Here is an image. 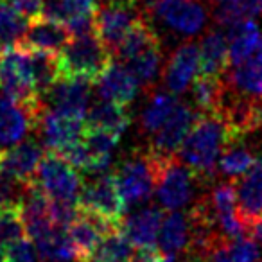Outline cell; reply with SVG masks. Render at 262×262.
<instances>
[{"mask_svg":"<svg viewBox=\"0 0 262 262\" xmlns=\"http://www.w3.org/2000/svg\"><path fill=\"white\" fill-rule=\"evenodd\" d=\"M235 144L228 127L215 115H200L176 149V158L201 182H212L217 160L228 146Z\"/></svg>","mask_w":262,"mask_h":262,"instance_id":"obj_1","label":"cell"},{"mask_svg":"<svg viewBox=\"0 0 262 262\" xmlns=\"http://www.w3.org/2000/svg\"><path fill=\"white\" fill-rule=\"evenodd\" d=\"M0 92L36 113L45 108L31 76L29 51L18 43L0 51Z\"/></svg>","mask_w":262,"mask_h":262,"instance_id":"obj_2","label":"cell"},{"mask_svg":"<svg viewBox=\"0 0 262 262\" xmlns=\"http://www.w3.org/2000/svg\"><path fill=\"white\" fill-rule=\"evenodd\" d=\"M113 59L112 52L102 45L95 33L70 36L65 47L58 52L61 76L83 77L94 83Z\"/></svg>","mask_w":262,"mask_h":262,"instance_id":"obj_3","label":"cell"},{"mask_svg":"<svg viewBox=\"0 0 262 262\" xmlns=\"http://www.w3.org/2000/svg\"><path fill=\"white\" fill-rule=\"evenodd\" d=\"M160 153L146 151V153L131 155L113 172L115 185L122 198L124 205L144 203L155 192V182H157L158 164H160Z\"/></svg>","mask_w":262,"mask_h":262,"instance_id":"obj_4","label":"cell"},{"mask_svg":"<svg viewBox=\"0 0 262 262\" xmlns=\"http://www.w3.org/2000/svg\"><path fill=\"white\" fill-rule=\"evenodd\" d=\"M33 183L51 201H77L79 190L83 187L76 167H72L65 158L59 157L54 151L43 155L33 178Z\"/></svg>","mask_w":262,"mask_h":262,"instance_id":"obj_5","label":"cell"},{"mask_svg":"<svg viewBox=\"0 0 262 262\" xmlns=\"http://www.w3.org/2000/svg\"><path fill=\"white\" fill-rule=\"evenodd\" d=\"M196 176L176 158V155H162L158 164L155 192L160 205L167 210L185 207L194 194Z\"/></svg>","mask_w":262,"mask_h":262,"instance_id":"obj_6","label":"cell"},{"mask_svg":"<svg viewBox=\"0 0 262 262\" xmlns=\"http://www.w3.org/2000/svg\"><path fill=\"white\" fill-rule=\"evenodd\" d=\"M147 11L180 36H196L207 26V9L200 0H151Z\"/></svg>","mask_w":262,"mask_h":262,"instance_id":"obj_7","label":"cell"},{"mask_svg":"<svg viewBox=\"0 0 262 262\" xmlns=\"http://www.w3.org/2000/svg\"><path fill=\"white\" fill-rule=\"evenodd\" d=\"M139 18L140 13L137 9V2L129 0L102 2L95 15V34L113 56L122 38Z\"/></svg>","mask_w":262,"mask_h":262,"instance_id":"obj_8","label":"cell"},{"mask_svg":"<svg viewBox=\"0 0 262 262\" xmlns=\"http://www.w3.org/2000/svg\"><path fill=\"white\" fill-rule=\"evenodd\" d=\"M77 207L81 210L92 212L112 223H119L126 210L122 198L115 185L113 174H102L97 180L81 187L77 196Z\"/></svg>","mask_w":262,"mask_h":262,"instance_id":"obj_9","label":"cell"},{"mask_svg":"<svg viewBox=\"0 0 262 262\" xmlns=\"http://www.w3.org/2000/svg\"><path fill=\"white\" fill-rule=\"evenodd\" d=\"M36 129L40 131L41 140L49 147V151L59 153L70 144L77 142L86 129L84 117L70 115L59 110H45L40 113Z\"/></svg>","mask_w":262,"mask_h":262,"instance_id":"obj_10","label":"cell"},{"mask_svg":"<svg viewBox=\"0 0 262 262\" xmlns=\"http://www.w3.org/2000/svg\"><path fill=\"white\" fill-rule=\"evenodd\" d=\"M97 0H43V15L63 24L70 36L95 33Z\"/></svg>","mask_w":262,"mask_h":262,"instance_id":"obj_11","label":"cell"},{"mask_svg":"<svg viewBox=\"0 0 262 262\" xmlns=\"http://www.w3.org/2000/svg\"><path fill=\"white\" fill-rule=\"evenodd\" d=\"M43 158V147L33 139L0 149V174L20 183H31Z\"/></svg>","mask_w":262,"mask_h":262,"instance_id":"obj_12","label":"cell"},{"mask_svg":"<svg viewBox=\"0 0 262 262\" xmlns=\"http://www.w3.org/2000/svg\"><path fill=\"white\" fill-rule=\"evenodd\" d=\"M233 187H235L237 214L246 230H250L251 225L262 217V158L257 157L253 167L237 176Z\"/></svg>","mask_w":262,"mask_h":262,"instance_id":"obj_13","label":"cell"},{"mask_svg":"<svg viewBox=\"0 0 262 262\" xmlns=\"http://www.w3.org/2000/svg\"><path fill=\"white\" fill-rule=\"evenodd\" d=\"M198 117L200 113L192 106L178 101L167 120L151 135V151L160 155H174Z\"/></svg>","mask_w":262,"mask_h":262,"instance_id":"obj_14","label":"cell"},{"mask_svg":"<svg viewBox=\"0 0 262 262\" xmlns=\"http://www.w3.org/2000/svg\"><path fill=\"white\" fill-rule=\"evenodd\" d=\"M40 113L26 108L0 92V149L26 139L33 127H36Z\"/></svg>","mask_w":262,"mask_h":262,"instance_id":"obj_15","label":"cell"},{"mask_svg":"<svg viewBox=\"0 0 262 262\" xmlns=\"http://www.w3.org/2000/svg\"><path fill=\"white\" fill-rule=\"evenodd\" d=\"M92 81L74 76H59V79L45 94L52 108L70 115L84 117L90 106Z\"/></svg>","mask_w":262,"mask_h":262,"instance_id":"obj_16","label":"cell"},{"mask_svg":"<svg viewBox=\"0 0 262 262\" xmlns=\"http://www.w3.org/2000/svg\"><path fill=\"white\" fill-rule=\"evenodd\" d=\"M200 70V49L194 41H185L172 51L162 74L164 84L172 94H183L196 79Z\"/></svg>","mask_w":262,"mask_h":262,"instance_id":"obj_17","label":"cell"},{"mask_svg":"<svg viewBox=\"0 0 262 262\" xmlns=\"http://www.w3.org/2000/svg\"><path fill=\"white\" fill-rule=\"evenodd\" d=\"M97 90L102 101L127 106L135 101L139 94V81L124 63L110 61L108 67L97 77Z\"/></svg>","mask_w":262,"mask_h":262,"instance_id":"obj_18","label":"cell"},{"mask_svg":"<svg viewBox=\"0 0 262 262\" xmlns=\"http://www.w3.org/2000/svg\"><path fill=\"white\" fill-rule=\"evenodd\" d=\"M115 228H119V223H112L101 215L79 208L76 219L67 228L74 250H76V260L81 262L83 258H86V255L94 250L95 244L102 239V235Z\"/></svg>","mask_w":262,"mask_h":262,"instance_id":"obj_19","label":"cell"},{"mask_svg":"<svg viewBox=\"0 0 262 262\" xmlns=\"http://www.w3.org/2000/svg\"><path fill=\"white\" fill-rule=\"evenodd\" d=\"M69 40L70 33L63 24L47 18V16H38L33 20L31 26H27L18 45L24 49H29V51L58 54Z\"/></svg>","mask_w":262,"mask_h":262,"instance_id":"obj_20","label":"cell"},{"mask_svg":"<svg viewBox=\"0 0 262 262\" xmlns=\"http://www.w3.org/2000/svg\"><path fill=\"white\" fill-rule=\"evenodd\" d=\"M226 84L237 94L258 101L262 99V36L248 58H244L237 65H230Z\"/></svg>","mask_w":262,"mask_h":262,"instance_id":"obj_21","label":"cell"},{"mask_svg":"<svg viewBox=\"0 0 262 262\" xmlns=\"http://www.w3.org/2000/svg\"><path fill=\"white\" fill-rule=\"evenodd\" d=\"M162 212L157 207H147L122 221V233L137 248H157V237L160 230Z\"/></svg>","mask_w":262,"mask_h":262,"instance_id":"obj_22","label":"cell"},{"mask_svg":"<svg viewBox=\"0 0 262 262\" xmlns=\"http://www.w3.org/2000/svg\"><path fill=\"white\" fill-rule=\"evenodd\" d=\"M226 43H228V67L237 65L244 58L251 54L260 40L262 33L260 27L253 20H241L232 26H228L226 31Z\"/></svg>","mask_w":262,"mask_h":262,"instance_id":"obj_23","label":"cell"},{"mask_svg":"<svg viewBox=\"0 0 262 262\" xmlns=\"http://www.w3.org/2000/svg\"><path fill=\"white\" fill-rule=\"evenodd\" d=\"M84 122L88 127H97V129L110 131L117 137H122V133L129 126V113H127L126 106L101 99V102H95L86 110Z\"/></svg>","mask_w":262,"mask_h":262,"instance_id":"obj_24","label":"cell"},{"mask_svg":"<svg viewBox=\"0 0 262 262\" xmlns=\"http://www.w3.org/2000/svg\"><path fill=\"white\" fill-rule=\"evenodd\" d=\"M198 49H200L201 74L221 76L223 70L228 69V43L225 33L217 29L208 31Z\"/></svg>","mask_w":262,"mask_h":262,"instance_id":"obj_25","label":"cell"},{"mask_svg":"<svg viewBox=\"0 0 262 262\" xmlns=\"http://www.w3.org/2000/svg\"><path fill=\"white\" fill-rule=\"evenodd\" d=\"M33 243L36 246L38 257L43 262L76 260V250H74V244L70 241L67 228H59V226L54 225L43 235L36 237Z\"/></svg>","mask_w":262,"mask_h":262,"instance_id":"obj_26","label":"cell"},{"mask_svg":"<svg viewBox=\"0 0 262 262\" xmlns=\"http://www.w3.org/2000/svg\"><path fill=\"white\" fill-rule=\"evenodd\" d=\"M189 217L180 212H171L164 217L162 215L160 230H158L157 243L162 253H180L187 250L189 244Z\"/></svg>","mask_w":262,"mask_h":262,"instance_id":"obj_27","label":"cell"},{"mask_svg":"<svg viewBox=\"0 0 262 262\" xmlns=\"http://www.w3.org/2000/svg\"><path fill=\"white\" fill-rule=\"evenodd\" d=\"M131 255H133V244L127 241L119 226L104 233L94 250L81 262H127Z\"/></svg>","mask_w":262,"mask_h":262,"instance_id":"obj_28","label":"cell"},{"mask_svg":"<svg viewBox=\"0 0 262 262\" xmlns=\"http://www.w3.org/2000/svg\"><path fill=\"white\" fill-rule=\"evenodd\" d=\"M192 97L198 110L205 115H215L223 102L226 92V83L221 76H210L201 74L198 79L192 81Z\"/></svg>","mask_w":262,"mask_h":262,"instance_id":"obj_29","label":"cell"},{"mask_svg":"<svg viewBox=\"0 0 262 262\" xmlns=\"http://www.w3.org/2000/svg\"><path fill=\"white\" fill-rule=\"evenodd\" d=\"M124 65L131 70V74L139 81V86H144L146 90H151V86H153V83L157 81L158 74H160V69H162L160 41L149 45L147 49H144L142 52L133 56V58L124 63Z\"/></svg>","mask_w":262,"mask_h":262,"instance_id":"obj_30","label":"cell"},{"mask_svg":"<svg viewBox=\"0 0 262 262\" xmlns=\"http://www.w3.org/2000/svg\"><path fill=\"white\" fill-rule=\"evenodd\" d=\"M29 63H31V76H33L34 88H36L38 95L43 99V95L51 90V86L61 76L58 54H51V52H41V51H29Z\"/></svg>","mask_w":262,"mask_h":262,"instance_id":"obj_31","label":"cell"},{"mask_svg":"<svg viewBox=\"0 0 262 262\" xmlns=\"http://www.w3.org/2000/svg\"><path fill=\"white\" fill-rule=\"evenodd\" d=\"M176 104H178V99L172 94H162V92L155 94L140 115V131L146 135H153L155 131L167 120Z\"/></svg>","mask_w":262,"mask_h":262,"instance_id":"obj_32","label":"cell"},{"mask_svg":"<svg viewBox=\"0 0 262 262\" xmlns=\"http://www.w3.org/2000/svg\"><path fill=\"white\" fill-rule=\"evenodd\" d=\"M262 16V0H226L215 9V22L219 26H232L241 20H253Z\"/></svg>","mask_w":262,"mask_h":262,"instance_id":"obj_33","label":"cell"},{"mask_svg":"<svg viewBox=\"0 0 262 262\" xmlns=\"http://www.w3.org/2000/svg\"><path fill=\"white\" fill-rule=\"evenodd\" d=\"M27 29V18L0 0V47L16 45Z\"/></svg>","mask_w":262,"mask_h":262,"instance_id":"obj_34","label":"cell"},{"mask_svg":"<svg viewBox=\"0 0 262 262\" xmlns=\"http://www.w3.org/2000/svg\"><path fill=\"white\" fill-rule=\"evenodd\" d=\"M255 162H257V157L250 149L241 146L233 147L232 144L221 153L217 160V169L225 176H241L250 167H253Z\"/></svg>","mask_w":262,"mask_h":262,"instance_id":"obj_35","label":"cell"},{"mask_svg":"<svg viewBox=\"0 0 262 262\" xmlns=\"http://www.w3.org/2000/svg\"><path fill=\"white\" fill-rule=\"evenodd\" d=\"M26 237L18 207H0V246H9Z\"/></svg>","mask_w":262,"mask_h":262,"instance_id":"obj_36","label":"cell"},{"mask_svg":"<svg viewBox=\"0 0 262 262\" xmlns=\"http://www.w3.org/2000/svg\"><path fill=\"white\" fill-rule=\"evenodd\" d=\"M225 250L230 262H258V258H260L258 244L251 239H244V237L228 241Z\"/></svg>","mask_w":262,"mask_h":262,"instance_id":"obj_37","label":"cell"},{"mask_svg":"<svg viewBox=\"0 0 262 262\" xmlns=\"http://www.w3.org/2000/svg\"><path fill=\"white\" fill-rule=\"evenodd\" d=\"M38 260H40V257H38L36 246L29 239H26V237L9 244L8 250H6V262H38Z\"/></svg>","mask_w":262,"mask_h":262,"instance_id":"obj_38","label":"cell"},{"mask_svg":"<svg viewBox=\"0 0 262 262\" xmlns=\"http://www.w3.org/2000/svg\"><path fill=\"white\" fill-rule=\"evenodd\" d=\"M4 2L18 11L24 18L34 20L43 15V0H4Z\"/></svg>","mask_w":262,"mask_h":262,"instance_id":"obj_39","label":"cell"},{"mask_svg":"<svg viewBox=\"0 0 262 262\" xmlns=\"http://www.w3.org/2000/svg\"><path fill=\"white\" fill-rule=\"evenodd\" d=\"M127 262H162V251H157L155 248H139Z\"/></svg>","mask_w":262,"mask_h":262,"instance_id":"obj_40","label":"cell"},{"mask_svg":"<svg viewBox=\"0 0 262 262\" xmlns=\"http://www.w3.org/2000/svg\"><path fill=\"white\" fill-rule=\"evenodd\" d=\"M250 232L253 233V237H255V243H257L258 246L262 248V217L258 219V221H255L253 225H251Z\"/></svg>","mask_w":262,"mask_h":262,"instance_id":"obj_41","label":"cell"},{"mask_svg":"<svg viewBox=\"0 0 262 262\" xmlns=\"http://www.w3.org/2000/svg\"><path fill=\"white\" fill-rule=\"evenodd\" d=\"M0 262H6V251H4V246H0Z\"/></svg>","mask_w":262,"mask_h":262,"instance_id":"obj_42","label":"cell"},{"mask_svg":"<svg viewBox=\"0 0 262 262\" xmlns=\"http://www.w3.org/2000/svg\"><path fill=\"white\" fill-rule=\"evenodd\" d=\"M208 2H214V4H221V2H226V0H208Z\"/></svg>","mask_w":262,"mask_h":262,"instance_id":"obj_43","label":"cell"},{"mask_svg":"<svg viewBox=\"0 0 262 262\" xmlns=\"http://www.w3.org/2000/svg\"><path fill=\"white\" fill-rule=\"evenodd\" d=\"M135 2H139V0H135Z\"/></svg>","mask_w":262,"mask_h":262,"instance_id":"obj_44","label":"cell"},{"mask_svg":"<svg viewBox=\"0 0 262 262\" xmlns=\"http://www.w3.org/2000/svg\"><path fill=\"white\" fill-rule=\"evenodd\" d=\"M189 262H192V260H189Z\"/></svg>","mask_w":262,"mask_h":262,"instance_id":"obj_45","label":"cell"}]
</instances>
